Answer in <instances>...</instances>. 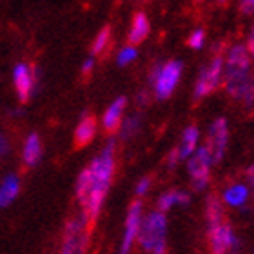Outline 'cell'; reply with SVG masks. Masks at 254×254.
<instances>
[{
  "label": "cell",
  "instance_id": "obj_1",
  "mask_svg": "<svg viewBox=\"0 0 254 254\" xmlns=\"http://www.w3.org/2000/svg\"><path fill=\"white\" fill-rule=\"evenodd\" d=\"M115 140H109L106 149L96 156L76 180V198L82 203L87 223H93L102 209L104 198H106L109 186L115 173Z\"/></svg>",
  "mask_w": 254,
  "mask_h": 254
},
{
  "label": "cell",
  "instance_id": "obj_2",
  "mask_svg": "<svg viewBox=\"0 0 254 254\" xmlns=\"http://www.w3.org/2000/svg\"><path fill=\"white\" fill-rule=\"evenodd\" d=\"M251 53L245 46H234L223 64V76L227 93L234 98H242L247 104H253V78L249 74Z\"/></svg>",
  "mask_w": 254,
  "mask_h": 254
},
{
  "label": "cell",
  "instance_id": "obj_3",
  "mask_svg": "<svg viewBox=\"0 0 254 254\" xmlns=\"http://www.w3.org/2000/svg\"><path fill=\"white\" fill-rule=\"evenodd\" d=\"M165 231H167L165 214L160 211H154L140 223L136 240L140 242L143 251L153 253L156 247H164L165 245Z\"/></svg>",
  "mask_w": 254,
  "mask_h": 254
},
{
  "label": "cell",
  "instance_id": "obj_4",
  "mask_svg": "<svg viewBox=\"0 0 254 254\" xmlns=\"http://www.w3.org/2000/svg\"><path fill=\"white\" fill-rule=\"evenodd\" d=\"M89 223L84 214L73 218L64 231V245L60 254H84L89 238Z\"/></svg>",
  "mask_w": 254,
  "mask_h": 254
},
{
  "label": "cell",
  "instance_id": "obj_5",
  "mask_svg": "<svg viewBox=\"0 0 254 254\" xmlns=\"http://www.w3.org/2000/svg\"><path fill=\"white\" fill-rule=\"evenodd\" d=\"M182 62H176V60H171L165 65L156 69V73L153 74L154 80V93L158 96V100H165L173 95L175 87L178 85V80L182 76Z\"/></svg>",
  "mask_w": 254,
  "mask_h": 254
},
{
  "label": "cell",
  "instance_id": "obj_6",
  "mask_svg": "<svg viewBox=\"0 0 254 254\" xmlns=\"http://www.w3.org/2000/svg\"><path fill=\"white\" fill-rule=\"evenodd\" d=\"M223 76V59L218 55L211 60V64L207 67L201 69L200 76H198V82H196L194 87V98L196 100H201L203 96L211 95L212 91L216 89L220 82H222Z\"/></svg>",
  "mask_w": 254,
  "mask_h": 254
},
{
  "label": "cell",
  "instance_id": "obj_7",
  "mask_svg": "<svg viewBox=\"0 0 254 254\" xmlns=\"http://www.w3.org/2000/svg\"><path fill=\"white\" fill-rule=\"evenodd\" d=\"M192 158L189 160V175L192 178V186L196 190L205 189L209 184V171H211V154L207 151L205 145L196 147V151L190 154Z\"/></svg>",
  "mask_w": 254,
  "mask_h": 254
},
{
  "label": "cell",
  "instance_id": "obj_8",
  "mask_svg": "<svg viewBox=\"0 0 254 254\" xmlns=\"http://www.w3.org/2000/svg\"><path fill=\"white\" fill-rule=\"evenodd\" d=\"M227 140H229L227 120L225 118H218L209 127V138H207V145H205L209 154H211L212 164H218L223 158L225 149H227Z\"/></svg>",
  "mask_w": 254,
  "mask_h": 254
},
{
  "label": "cell",
  "instance_id": "obj_9",
  "mask_svg": "<svg viewBox=\"0 0 254 254\" xmlns=\"http://www.w3.org/2000/svg\"><path fill=\"white\" fill-rule=\"evenodd\" d=\"M209 244L212 254H227L229 249L238 245V240L234 236L231 225L222 222L214 227H209Z\"/></svg>",
  "mask_w": 254,
  "mask_h": 254
},
{
  "label": "cell",
  "instance_id": "obj_10",
  "mask_svg": "<svg viewBox=\"0 0 254 254\" xmlns=\"http://www.w3.org/2000/svg\"><path fill=\"white\" fill-rule=\"evenodd\" d=\"M140 223H142V201H134V203L129 207V212H127L126 231H124L122 247H120V253L122 254H129V251L132 249V244H134V240L138 238Z\"/></svg>",
  "mask_w": 254,
  "mask_h": 254
},
{
  "label": "cell",
  "instance_id": "obj_11",
  "mask_svg": "<svg viewBox=\"0 0 254 254\" xmlns=\"http://www.w3.org/2000/svg\"><path fill=\"white\" fill-rule=\"evenodd\" d=\"M13 82H15L16 95H18L20 102L29 100L33 95V89H35V73L27 67L26 64H18V65L15 67Z\"/></svg>",
  "mask_w": 254,
  "mask_h": 254
},
{
  "label": "cell",
  "instance_id": "obj_12",
  "mask_svg": "<svg viewBox=\"0 0 254 254\" xmlns=\"http://www.w3.org/2000/svg\"><path fill=\"white\" fill-rule=\"evenodd\" d=\"M126 106H127V100L124 96H120V98H117V100L106 109L102 122H104V127H106L107 131L118 129V126L122 122V115H124V111H126Z\"/></svg>",
  "mask_w": 254,
  "mask_h": 254
},
{
  "label": "cell",
  "instance_id": "obj_13",
  "mask_svg": "<svg viewBox=\"0 0 254 254\" xmlns=\"http://www.w3.org/2000/svg\"><path fill=\"white\" fill-rule=\"evenodd\" d=\"M95 134H96L95 118L89 117V115H85L78 122V126H76V131H74V143H76V147L87 145V143L95 138Z\"/></svg>",
  "mask_w": 254,
  "mask_h": 254
},
{
  "label": "cell",
  "instance_id": "obj_14",
  "mask_svg": "<svg viewBox=\"0 0 254 254\" xmlns=\"http://www.w3.org/2000/svg\"><path fill=\"white\" fill-rule=\"evenodd\" d=\"M149 31H151V27H149V18L143 13H138L134 18H132V24H131V31H129V44L131 46H136V44L143 42L145 38H147Z\"/></svg>",
  "mask_w": 254,
  "mask_h": 254
},
{
  "label": "cell",
  "instance_id": "obj_15",
  "mask_svg": "<svg viewBox=\"0 0 254 254\" xmlns=\"http://www.w3.org/2000/svg\"><path fill=\"white\" fill-rule=\"evenodd\" d=\"M198 138H200V132H198V127L189 126L182 134V143L180 147H176L178 151V156L180 158H189L190 154L194 153L196 147H198Z\"/></svg>",
  "mask_w": 254,
  "mask_h": 254
},
{
  "label": "cell",
  "instance_id": "obj_16",
  "mask_svg": "<svg viewBox=\"0 0 254 254\" xmlns=\"http://www.w3.org/2000/svg\"><path fill=\"white\" fill-rule=\"evenodd\" d=\"M20 190V180L16 175L5 176L0 184V207H7Z\"/></svg>",
  "mask_w": 254,
  "mask_h": 254
},
{
  "label": "cell",
  "instance_id": "obj_17",
  "mask_svg": "<svg viewBox=\"0 0 254 254\" xmlns=\"http://www.w3.org/2000/svg\"><path fill=\"white\" fill-rule=\"evenodd\" d=\"M40 158H42V142H40V136L38 134H29L26 140V145H24V162L29 167H35L40 162Z\"/></svg>",
  "mask_w": 254,
  "mask_h": 254
},
{
  "label": "cell",
  "instance_id": "obj_18",
  "mask_svg": "<svg viewBox=\"0 0 254 254\" xmlns=\"http://www.w3.org/2000/svg\"><path fill=\"white\" fill-rule=\"evenodd\" d=\"M247 198H249V189H247L245 186H242V184H234V186H231L229 189H225V192H223V200H225V203H229V205H233V207L245 205Z\"/></svg>",
  "mask_w": 254,
  "mask_h": 254
},
{
  "label": "cell",
  "instance_id": "obj_19",
  "mask_svg": "<svg viewBox=\"0 0 254 254\" xmlns=\"http://www.w3.org/2000/svg\"><path fill=\"white\" fill-rule=\"evenodd\" d=\"M176 203H180V205H187L189 203V194H187L186 190H167L158 200V209L160 212H165L169 211L173 205H176Z\"/></svg>",
  "mask_w": 254,
  "mask_h": 254
},
{
  "label": "cell",
  "instance_id": "obj_20",
  "mask_svg": "<svg viewBox=\"0 0 254 254\" xmlns=\"http://www.w3.org/2000/svg\"><path fill=\"white\" fill-rule=\"evenodd\" d=\"M207 222H209V227H214L218 223H222L223 220V207L222 201L218 196H209L207 200Z\"/></svg>",
  "mask_w": 254,
  "mask_h": 254
},
{
  "label": "cell",
  "instance_id": "obj_21",
  "mask_svg": "<svg viewBox=\"0 0 254 254\" xmlns=\"http://www.w3.org/2000/svg\"><path fill=\"white\" fill-rule=\"evenodd\" d=\"M109 42H111V27L106 26L98 35H96L95 42H93V55L96 57V55L104 53L106 48L109 46Z\"/></svg>",
  "mask_w": 254,
  "mask_h": 254
},
{
  "label": "cell",
  "instance_id": "obj_22",
  "mask_svg": "<svg viewBox=\"0 0 254 254\" xmlns=\"http://www.w3.org/2000/svg\"><path fill=\"white\" fill-rule=\"evenodd\" d=\"M138 127H140V117L138 115L127 117L120 126V134H122V138H131L138 131Z\"/></svg>",
  "mask_w": 254,
  "mask_h": 254
},
{
  "label": "cell",
  "instance_id": "obj_23",
  "mask_svg": "<svg viewBox=\"0 0 254 254\" xmlns=\"http://www.w3.org/2000/svg\"><path fill=\"white\" fill-rule=\"evenodd\" d=\"M134 59H136V49H134V46H127L118 55V65H127V64H131Z\"/></svg>",
  "mask_w": 254,
  "mask_h": 254
},
{
  "label": "cell",
  "instance_id": "obj_24",
  "mask_svg": "<svg viewBox=\"0 0 254 254\" xmlns=\"http://www.w3.org/2000/svg\"><path fill=\"white\" fill-rule=\"evenodd\" d=\"M203 42H205V31H203V29H196V31H192V35L189 37L190 48L200 49L201 46H203Z\"/></svg>",
  "mask_w": 254,
  "mask_h": 254
},
{
  "label": "cell",
  "instance_id": "obj_25",
  "mask_svg": "<svg viewBox=\"0 0 254 254\" xmlns=\"http://www.w3.org/2000/svg\"><path fill=\"white\" fill-rule=\"evenodd\" d=\"M149 187H151V178H142V180L138 182V186H136V194L143 196L149 190Z\"/></svg>",
  "mask_w": 254,
  "mask_h": 254
},
{
  "label": "cell",
  "instance_id": "obj_26",
  "mask_svg": "<svg viewBox=\"0 0 254 254\" xmlns=\"http://www.w3.org/2000/svg\"><path fill=\"white\" fill-rule=\"evenodd\" d=\"M254 7V0H240V11L244 15H251Z\"/></svg>",
  "mask_w": 254,
  "mask_h": 254
},
{
  "label": "cell",
  "instance_id": "obj_27",
  "mask_svg": "<svg viewBox=\"0 0 254 254\" xmlns=\"http://www.w3.org/2000/svg\"><path fill=\"white\" fill-rule=\"evenodd\" d=\"M178 160H180V156H178V151H176V149H173V151L169 153V158H167V165H169L171 169H173Z\"/></svg>",
  "mask_w": 254,
  "mask_h": 254
},
{
  "label": "cell",
  "instance_id": "obj_28",
  "mask_svg": "<svg viewBox=\"0 0 254 254\" xmlns=\"http://www.w3.org/2000/svg\"><path fill=\"white\" fill-rule=\"evenodd\" d=\"M7 151H9V143H7V140H5L4 134L0 132V156H2V154H5Z\"/></svg>",
  "mask_w": 254,
  "mask_h": 254
},
{
  "label": "cell",
  "instance_id": "obj_29",
  "mask_svg": "<svg viewBox=\"0 0 254 254\" xmlns=\"http://www.w3.org/2000/svg\"><path fill=\"white\" fill-rule=\"evenodd\" d=\"M93 65H95V60H93V59H87L84 62V65H82V71H84L85 74L91 73V71H93Z\"/></svg>",
  "mask_w": 254,
  "mask_h": 254
},
{
  "label": "cell",
  "instance_id": "obj_30",
  "mask_svg": "<svg viewBox=\"0 0 254 254\" xmlns=\"http://www.w3.org/2000/svg\"><path fill=\"white\" fill-rule=\"evenodd\" d=\"M233 254H236V253H233Z\"/></svg>",
  "mask_w": 254,
  "mask_h": 254
}]
</instances>
